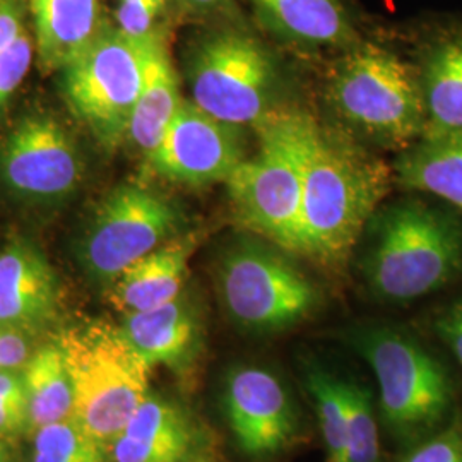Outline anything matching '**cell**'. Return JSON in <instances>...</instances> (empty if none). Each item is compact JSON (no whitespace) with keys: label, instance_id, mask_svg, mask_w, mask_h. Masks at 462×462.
Returning a JSON list of instances; mask_svg holds the SVG:
<instances>
[{"label":"cell","instance_id":"obj_1","mask_svg":"<svg viewBox=\"0 0 462 462\" xmlns=\"http://www.w3.org/2000/svg\"><path fill=\"white\" fill-rule=\"evenodd\" d=\"M393 170L341 131L315 124L295 254L343 264L379 211Z\"/></svg>","mask_w":462,"mask_h":462},{"label":"cell","instance_id":"obj_2","mask_svg":"<svg viewBox=\"0 0 462 462\" xmlns=\"http://www.w3.org/2000/svg\"><path fill=\"white\" fill-rule=\"evenodd\" d=\"M362 274L385 303H410L462 274V221L420 200L379 209L366 226Z\"/></svg>","mask_w":462,"mask_h":462},{"label":"cell","instance_id":"obj_3","mask_svg":"<svg viewBox=\"0 0 462 462\" xmlns=\"http://www.w3.org/2000/svg\"><path fill=\"white\" fill-rule=\"evenodd\" d=\"M314 118L282 106L255 129L259 148L231 173L226 187L236 223L295 254Z\"/></svg>","mask_w":462,"mask_h":462},{"label":"cell","instance_id":"obj_4","mask_svg":"<svg viewBox=\"0 0 462 462\" xmlns=\"http://www.w3.org/2000/svg\"><path fill=\"white\" fill-rule=\"evenodd\" d=\"M72 387V414L101 444L112 446L149 396L151 366L118 324L89 320L60 330L57 339Z\"/></svg>","mask_w":462,"mask_h":462},{"label":"cell","instance_id":"obj_5","mask_svg":"<svg viewBox=\"0 0 462 462\" xmlns=\"http://www.w3.org/2000/svg\"><path fill=\"white\" fill-rule=\"evenodd\" d=\"M288 254L261 236H240L221 248L213 265L216 295L235 328L280 334L317 312L322 295Z\"/></svg>","mask_w":462,"mask_h":462},{"label":"cell","instance_id":"obj_6","mask_svg":"<svg viewBox=\"0 0 462 462\" xmlns=\"http://www.w3.org/2000/svg\"><path fill=\"white\" fill-rule=\"evenodd\" d=\"M347 339L375 374L380 418L396 440L414 446L452 420L448 372L413 336L366 326L349 332Z\"/></svg>","mask_w":462,"mask_h":462},{"label":"cell","instance_id":"obj_7","mask_svg":"<svg viewBox=\"0 0 462 462\" xmlns=\"http://www.w3.org/2000/svg\"><path fill=\"white\" fill-rule=\"evenodd\" d=\"M329 101L351 129L389 148L414 144L425 133L420 72L391 50H351L330 76Z\"/></svg>","mask_w":462,"mask_h":462},{"label":"cell","instance_id":"obj_8","mask_svg":"<svg viewBox=\"0 0 462 462\" xmlns=\"http://www.w3.org/2000/svg\"><path fill=\"white\" fill-rule=\"evenodd\" d=\"M185 78L200 110L236 127H257L282 108L274 55L238 28L200 34L187 50Z\"/></svg>","mask_w":462,"mask_h":462},{"label":"cell","instance_id":"obj_9","mask_svg":"<svg viewBox=\"0 0 462 462\" xmlns=\"http://www.w3.org/2000/svg\"><path fill=\"white\" fill-rule=\"evenodd\" d=\"M162 33L134 38L106 21L97 38L59 72L67 106L106 151L127 141L149 55Z\"/></svg>","mask_w":462,"mask_h":462},{"label":"cell","instance_id":"obj_10","mask_svg":"<svg viewBox=\"0 0 462 462\" xmlns=\"http://www.w3.org/2000/svg\"><path fill=\"white\" fill-rule=\"evenodd\" d=\"M180 206L158 189L120 183L86 216L72 240V255L84 276L110 286L134 263L183 235Z\"/></svg>","mask_w":462,"mask_h":462},{"label":"cell","instance_id":"obj_11","mask_svg":"<svg viewBox=\"0 0 462 462\" xmlns=\"http://www.w3.org/2000/svg\"><path fill=\"white\" fill-rule=\"evenodd\" d=\"M83 179L78 143L53 116L26 114L0 141V189L21 206L66 204L78 194Z\"/></svg>","mask_w":462,"mask_h":462},{"label":"cell","instance_id":"obj_12","mask_svg":"<svg viewBox=\"0 0 462 462\" xmlns=\"http://www.w3.org/2000/svg\"><path fill=\"white\" fill-rule=\"evenodd\" d=\"M242 129L183 99L163 141L146 156V163L152 175L166 182L187 187L226 183L247 158Z\"/></svg>","mask_w":462,"mask_h":462},{"label":"cell","instance_id":"obj_13","mask_svg":"<svg viewBox=\"0 0 462 462\" xmlns=\"http://www.w3.org/2000/svg\"><path fill=\"white\" fill-rule=\"evenodd\" d=\"M221 408L238 448L254 459L280 456L300 437L297 404L271 370L244 365L226 374Z\"/></svg>","mask_w":462,"mask_h":462},{"label":"cell","instance_id":"obj_14","mask_svg":"<svg viewBox=\"0 0 462 462\" xmlns=\"http://www.w3.org/2000/svg\"><path fill=\"white\" fill-rule=\"evenodd\" d=\"M108 452L112 462H208L211 435L180 402L149 393Z\"/></svg>","mask_w":462,"mask_h":462},{"label":"cell","instance_id":"obj_15","mask_svg":"<svg viewBox=\"0 0 462 462\" xmlns=\"http://www.w3.org/2000/svg\"><path fill=\"white\" fill-rule=\"evenodd\" d=\"M60 312L59 280L42 248L13 238L0 250V326L34 336Z\"/></svg>","mask_w":462,"mask_h":462},{"label":"cell","instance_id":"obj_16","mask_svg":"<svg viewBox=\"0 0 462 462\" xmlns=\"http://www.w3.org/2000/svg\"><path fill=\"white\" fill-rule=\"evenodd\" d=\"M120 330L151 366H165L179 377H190L204 353V319L196 300L182 295L162 307L125 314Z\"/></svg>","mask_w":462,"mask_h":462},{"label":"cell","instance_id":"obj_17","mask_svg":"<svg viewBox=\"0 0 462 462\" xmlns=\"http://www.w3.org/2000/svg\"><path fill=\"white\" fill-rule=\"evenodd\" d=\"M196 247V235L183 233L152 250L108 286L110 303L125 315L151 310L180 297Z\"/></svg>","mask_w":462,"mask_h":462},{"label":"cell","instance_id":"obj_18","mask_svg":"<svg viewBox=\"0 0 462 462\" xmlns=\"http://www.w3.org/2000/svg\"><path fill=\"white\" fill-rule=\"evenodd\" d=\"M28 7L38 64L55 74L70 64L108 21L105 0H28Z\"/></svg>","mask_w":462,"mask_h":462},{"label":"cell","instance_id":"obj_19","mask_svg":"<svg viewBox=\"0 0 462 462\" xmlns=\"http://www.w3.org/2000/svg\"><path fill=\"white\" fill-rule=\"evenodd\" d=\"M418 72L427 116L421 137L462 135V32L435 40Z\"/></svg>","mask_w":462,"mask_h":462},{"label":"cell","instance_id":"obj_20","mask_svg":"<svg viewBox=\"0 0 462 462\" xmlns=\"http://www.w3.org/2000/svg\"><path fill=\"white\" fill-rule=\"evenodd\" d=\"M257 16L281 38L309 45H347L355 38L341 0H250Z\"/></svg>","mask_w":462,"mask_h":462},{"label":"cell","instance_id":"obj_21","mask_svg":"<svg viewBox=\"0 0 462 462\" xmlns=\"http://www.w3.org/2000/svg\"><path fill=\"white\" fill-rule=\"evenodd\" d=\"M182 101L177 70L168 53L165 34L162 33L149 55L146 78L134 106L127 141L148 156L163 141Z\"/></svg>","mask_w":462,"mask_h":462},{"label":"cell","instance_id":"obj_22","mask_svg":"<svg viewBox=\"0 0 462 462\" xmlns=\"http://www.w3.org/2000/svg\"><path fill=\"white\" fill-rule=\"evenodd\" d=\"M397 182L462 211V135L421 137L394 163Z\"/></svg>","mask_w":462,"mask_h":462},{"label":"cell","instance_id":"obj_23","mask_svg":"<svg viewBox=\"0 0 462 462\" xmlns=\"http://www.w3.org/2000/svg\"><path fill=\"white\" fill-rule=\"evenodd\" d=\"M28 394L32 430L70 418L72 387L66 360L57 341L34 349L21 370Z\"/></svg>","mask_w":462,"mask_h":462},{"label":"cell","instance_id":"obj_24","mask_svg":"<svg viewBox=\"0 0 462 462\" xmlns=\"http://www.w3.org/2000/svg\"><path fill=\"white\" fill-rule=\"evenodd\" d=\"M303 382L314 402L328 462H345L346 446V380L336 377L326 366L307 364Z\"/></svg>","mask_w":462,"mask_h":462},{"label":"cell","instance_id":"obj_25","mask_svg":"<svg viewBox=\"0 0 462 462\" xmlns=\"http://www.w3.org/2000/svg\"><path fill=\"white\" fill-rule=\"evenodd\" d=\"M108 447L66 418L34 431L33 462H108Z\"/></svg>","mask_w":462,"mask_h":462},{"label":"cell","instance_id":"obj_26","mask_svg":"<svg viewBox=\"0 0 462 462\" xmlns=\"http://www.w3.org/2000/svg\"><path fill=\"white\" fill-rule=\"evenodd\" d=\"M346 402L345 462H380L379 425L370 389L346 380Z\"/></svg>","mask_w":462,"mask_h":462},{"label":"cell","instance_id":"obj_27","mask_svg":"<svg viewBox=\"0 0 462 462\" xmlns=\"http://www.w3.org/2000/svg\"><path fill=\"white\" fill-rule=\"evenodd\" d=\"M34 38L28 28L0 51V118L33 64Z\"/></svg>","mask_w":462,"mask_h":462},{"label":"cell","instance_id":"obj_28","mask_svg":"<svg viewBox=\"0 0 462 462\" xmlns=\"http://www.w3.org/2000/svg\"><path fill=\"white\" fill-rule=\"evenodd\" d=\"M28 429L32 420L21 372L0 370V439L7 440Z\"/></svg>","mask_w":462,"mask_h":462},{"label":"cell","instance_id":"obj_29","mask_svg":"<svg viewBox=\"0 0 462 462\" xmlns=\"http://www.w3.org/2000/svg\"><path fill=\"white\" fill-rule=\"evenodd\" d=\"M401 462H462V421L452 418L444 429L411 446Z\"/></svg>","mask_w":462,"mask_h":462},{"label":"cell","instance_id":"obj_30","mask_svg":"<svg viewBox=\"0 0 462 462\" xmlns=\"http://www.w3.org/2000/svg\"><path fill=\"white\" fill-rule=\"evenodd\" d=\"M168 0H116V26L134 38H146L156 32Z\"/></svg>","mask_w":462,"mask_h":462},{"label":"cell","instance_id":"obj_31","mask_svg":"<svg viewBox=\"0 0 462 462\" xmlns=\"http://www.w3.org/2000/svg\"><path fill=\"white\" fill-rule=\"evenodd\" d=\"M32 336L24 330L0 326V370L21 372L33 351L30 345Z\"/></svg>","mask_w":462,"mask_h":462},{"label":"cell","instance_id":"obj_32","mask_svg":"<svg viewBox=\"0 0 462 462\" xmlns=\"http://www.w3.org/2000/svg\"><path fill=\"white\" fill-rule=\"evenodd\" d=\"M28 16V0H0V51L26 30Z\"/></svg>","mask_w":462,"mask_h":462},{"label":"cell","instance_id":"obj_33","mask_svg":"<svg viewBox=\"0 0 462 462\" xmlns=\"http://www.w3.org/2000/svg\"><path fill=\"white\" fill-rule=\"evenodd\" d=\"M435 330L462 368V298L450 303L437 317Z\"/></svg>","mask_w":462,"mask_h":462},{"label":"cell","instance_id":"obj_34","mask_svg":"<svg viewBox=\"0 0 462 462\" xmlns=\"http://www.w3.org/2000/svg\"><path fill=\"white\" fill-rule=\"evenodd\" d=\"M226 0H179L183 9L196 13V14H208L219 9Z\"/></svg>","mask_w":462,"mask_h":462},{"label":"cell","instance_id":"obj_35","mask_svg":"<svg viewBox=\"0 0 462 462\" xmlns=\"http://www.w3.org/2000/svg\"><path fill=\"white\" fill-rule=\"evenodd\" d=\"M0 462H14L11 448L7 446V442L4 439H0Z\"/></svg>","mask_w":462,"mask_h":462}]
</instances>
